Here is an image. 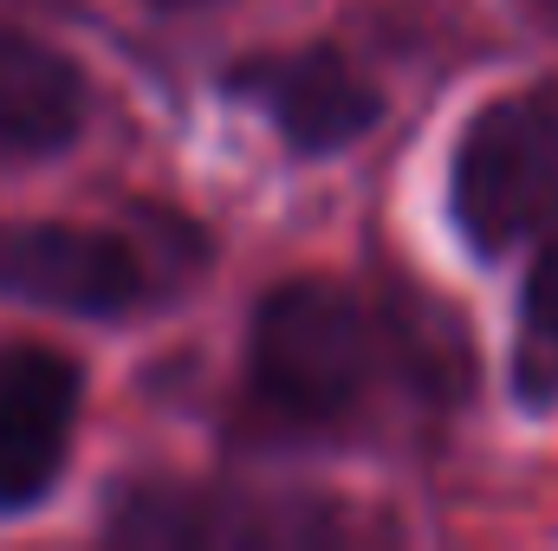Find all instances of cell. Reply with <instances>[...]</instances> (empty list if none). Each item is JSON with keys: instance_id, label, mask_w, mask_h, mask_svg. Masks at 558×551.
Here are the masks:
<instances>
[{"instance_id": "cell-1", "label": "cell", "mask_w": 558, "mask_h": 551, "mask_svg": "<svg viewBox=\"0 0 558 551\" xmlns=\"http://www.w3.org/2000/svg\"><path fill=\"white\" fill-rule=\"evenodd\" d=\"M371 377V325L351 292L292 279L254 311V390L292 421H331Z\"/></svg>"}, {"instance_id": "cell-2", "label": "cell", "mask_w": 558, "mask_h": 551, "mask_svg": "<svg viewBox=\"0 0 558 551\" xmlns=\"http://www.w3.org/2000/svg\"><path fill=\"white\" fill-rule=\"evenodd\" d=\"M454 215L481 254L533 241L558 221V111L539 98L487 105L454 156Z\"/></svg>"}, {"instance_id": "cell-3", "label": "cell", "mask_w": 558, "mask_h": 551, "mask_svg": "<svg viewBox=\"0 0 558 551\" xmlns=\"http://www.w3.org/2000/svg\"><path fill=\"white\" fill-rule=\"evenodd\" d=\"M78 421V370L46 344H0V513L52 493Z\"/></svg>"}, {"instance_id": "cell-4", "label": "cell", "mask_w": 558, "mask_h": 551, "mask_svg": "<svg viewBox=\"0 0 558 551\" xmlns=\"http://www.w3.org/2000/svg\"><path fill=\"white\" fill-rule=\"evenodd\" d=\"M0 292L78 318H111L143 298V260L111 234L33 221L0 234Z\"/></svg>"}, {"instance_id": "cell-5", "label": "cell", "mask_w": 558, "mask_h": 551, "mask_svg": "<svg viewBox=\"0 0 558 551\" xmlns=\"http://www.w3.org/2000/svg\"><path fill=\"white\" fill-rule=\"evenodd\" d=\"M234 85H241L254 105H267V118L286 131L292 149H312V156L357 143L377 124V111H384L377 85H371L364 72H351V65H344L338 52H325V46L241 65Z\"/></svg>"}, {"instance_id": "cell-6", "label": "cell", "mask_w": 558, "mask_h": 551, "mask_svg": "<svg viewBox=\"0 0 558 551\" xmlns=\"http://www.w3.org/2000/svg\"><path fill=\"white\" fill-rule=\"evenodd\" d=\"M85 124V72L33 39L0 26V143L7 149H65Z\"/></svg>"}, {"instance_id": "cell-7", "label": "cell", "mask_w": 558, "mask_h": 551, "mask_svg": "<svg viewBox=\"0 0 558 551\" xmlns=\"http://www.w3.org/2000/svg\"><path fill=\"white\" fill-rule=\"evenodd\" d=\"M526 325H533V338L558 344V241L539 247V260L526 273Z\"/></svg>"}, {"instance_id": "cell-8", "label": "cell", "mask_w": 558, "mask_h": 551, "mask_svg": "<svg viewBox=\"0 0 558 551\" xmlns=\"http://www.w3.org/2000/svg\"><path fill=\"white\" fill-rule=\"evenodd\" d=\"M156 7H195V0H156Z\"/></svg>"}]
</instances>
